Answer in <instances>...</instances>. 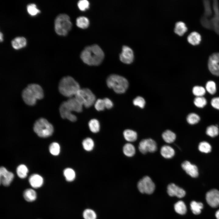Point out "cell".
<instances>
[{"label":"cell","instance_id":"1","mask_svg":"<svg viewBox=\"0 0 219 219\" xmlns=\"http://www.w3.org/2000/svg\"><path fill=\"white\" fill-rule=\"evenodd\" d=\"M80 57L87 65L98 66L103 61L104 54L99 46L94 44L86 47L81 52Z\"/></svg>","mask_w":219,"mask_h":219},{"label":"cell","instance_id":"2","mask_svg":"<svg viewBox=\"0 0 219 219\" xmlns=\"http://www.w3.org/2000/svg\"><path fill=\"white\" fill-rule=\"evenodd\" d=\"M21 96L24 102L29 106L34 105L37 100L42 99L44 92L42 87L36 83L29 84L22 90Z\"/></svg>","mask_w":219,"mask_h":219},{"label":"cell","instance_id":"3","mask_svg":"<svg viewBox=\"0 0 219 219\" xmlns=\"http://www.w3.org/2000/svg\"><path fill=\"white\" fill-rule=\"evenodd\" d=\"M80 89L78 82L71 76L63 77L58 83V89L59 92L63 96L69 98L75 96Z\"/></svg>","mask_w":219,"mask_h":219},{"label":"cell","instance_id":"4","mask_svg":"<svg viewBox=\"0 0 219 219\" xmlns=\"http://www.w3.org/2000/svg\"><path fill=\"white\" fill-rule=\"evenodd\" d=\"M108 87L117 94L124 93L128 87L129 83L124 77L116 74L109 75L106 80Z\"/></svg>","mask_w":219,"mask_h":219},{"label":"cell","instance_id":"5","mask_svg":"<svg viewBox=\"0 0 219 219\" xmlns=\"http://www.w3.org/2000/svg\"><path fill=\"white\" fill-rule=\"evenodd\" d=\"M54 30L59 35L66 36L71 30L72 24L69 16L62 13L58 15L54 21Z\"/></svg>","mask_w":219,"mask_h":219},{"label":"cell","instance_id":"6","mask_svg":"<svg viewBox=\"0 0 219 219\" xmlns=\"http://www.w3.org/2000/svg\"><path fill=\"white\" fill-rule=\"evenodd\" d=\"M33 129L40 137H47L50 136L54 131L53 125L46 119L40 117L35 122Z\"/></svg>","mask_w":219,"mask_h":219},{"label":"cell","instance_id":"7","mask_svg":"<svg viewBox=\"0 0 219 219\" xmlns=\"http://www.w3.org/2000/svg\"><path fill=\"white\" fill-rule=\"evenodd\" d=\"M75 97L86 108L91 107L96 101L95 95L90 89L87 88L80 89Z\"/></svg>","mask_w":219,"mask_h":219},{"label":"cell","instance_id":"8","mask_svg":"<svg viewBox=\"0 0 219 219\" xmlns=\"http://www.w3.org/2000/svg\"><path fill=\"white\" fill-rule=\"evenodd\" d=\"M137 187L141 193L150 194L154 192L155 185L149 176H145L138 181Z\"/></svg>","mask_w":219,"mask_h":219},{"label":"cell","instance_id":"9","mask_svg":"<svg viewBox=\"0 0 219 219\" xmlns=\"http://www.w3.org/2000/svg\"><path fill=\"white\" fill-rule=\"evenodd\" d=\"M157 149V144L155 141L151 138L142 140L139 142L138 149L140 151L144 154L148 152H154Z\"/></svg>","mask_w":219,"mask_h":219},{"label":"cell","instance_id":"10","mask_svg":"<svg viewBox=\"0 0 219 219\" xmlns=\"http://www.w3.org/2000/svg\"><path fill=\"white\" fill-rule=\"evenodd\" d=\"M206 199L207 203L213 208L219 206V191L213 189L207 192L206 195Z\"/></svg>","mask_w":219,"mask_h":219},{"label":"cell","instance_id":"11","mask_svg":"<svg viewBox=\"0 0 219 219\" xmlns=\"http://www.w3.org/2000/svg\"><path fill=\"white\" fill-rule=\"evenodd\" d=\"M120 59L123 63L129 64L131 63L134 60V53L133 50L129 47L123 46L122 50L120 54Z\"/></svg>","mask_w":219,"mask_h":219},{"label":"cell","instance_id":"12","mask_svg":"<svg viewBox=\"0 0 219 219\" xmlns=\"http://www.w3.org/2000/svg\"><path fill=\"white\" fill-rule=\"evenodd\" d=\"M14 177L13 174L8 171L3 166L0 168V183L5 186H9L12 181Z\"/></svg>","mask_w":219,"mask_h":219},{"label":"cell","instance_id":"13","mask_svg":"<svg viewBox=\"0 0 219 219\" xmlns=\"http://www.w3.org/2000/svg\"><path fill=\"white\" fill-rule=\"evenodd\" d=\"M63 102L72 112L74 111L80 113L82 111L83 105L75 97L69 98L67 101H63Z\"/></svg>","mask_w":219,"mask_h":219},{"label":"cell","instance_id":"14","mask_svg":"<svg viewBox=\"0 0 219 219\" xmlns=\"http://www.w3.org/2000/svg\"><path fill=\"white\" fill-rule=\"evenodd\" d=\"M181 167L186 173L193 178H196L199 176V171L197 166L191 164L188 161L183 162L181 164Z\"/></svg>","mask_w":219,"mask_h":219},{"label":"cell","instance_id":"15","mask_svg":"<svg viewBox=\"0 0 219 219\" xmlns=\"http://www.w3.org/2000/svg\"><path fill=\"white\" fill-rule=\"evenodd\" d=\"M59 109L60 115L62 119H67L72 122L77 120L76 116L72 113V112L66 106L63 102L60 105Z\"/></svg>","mask_w":219,"mask_h":219},{"label":"cell","instance_id":"16","mask_svg":"<svg viewBox=\"0 0 219 219\" xmlns=\"http://www.w3.org/2000/svg\"><path fill=\"white\" fill-rule=\"evenodd\" d=\"M167 192L170 196H175L179 198L183 197L186 194L183 189L173 183H170L168 186Z\"/></svg>","mask_w":219,"mask_h":219},{"label":"cell","instance_id":"17","mask_svg":"<svg viewBox=\"0 0 219 219\" xmlns=\"http://www.w3.org/2000/svg\"><path fill=\"white\" fill-rule=\"evenodd\" d=\"M11 43L13 48L18 50L25 47L26 45L27 41L23 36H17L14 38Z\"/></svg>","mask_w":219,"mask_h":219},{"label":"cell","instance_id":"18","mask_svg":"<svg viewBox=\"0 0 219 219\" xmlns=\"http://www.w3.org/2000/svg\"><path fill=\"white\" fill-rule=\"evenodd\" d=\"M29 180L31 186L35 188H37L41 187L43 182L42 177L37 174L31 175L30 176Z\"/></svg>","mask_w":219,"mask_h":219},{"label":"cell","instance_id":"19","mask_svg":"<svg viewBox=\"0 0 219 219\" xmlns=\"http://www.w3.org/2000/svg\"><path fill=\"white\" fill-rule=\"evenodd\" d=\"M160 153L164 158L169 159L172 158L174 156L175 151L173 148L170 146L164 145L161 147Z\"/></svg>","mask_w":219,"mask_h":219},{"label":"cell","instance_id":"20","mask_svg":"<svg viewBox=\"0 0 219 219\" xmlns=\"http://www.w3.org/2000/svg\"><path fill=\"white\" fill-rule=\"evenodd\" d=\"M217 5L216 2H214V10H215V15L214 17L212 19L211 23L212 24V26H214L216 31L219 34V10Z\"/></svg>","mask_w":219,"mask_h":219},{"label":"cell","instance_id":"21","mask_svg":"<svg viewBox=\"0 0 219 219\" xmlns=\"http://www.w3.org/2000/svg\"><path fill=\"white\" fill-rule=\"evenodd\" d=\"M187 40L190 44L196 45L200 43L201 40V36L199 33L194 31L189 34L187 37Z\"/></svg>","mask_w":219,"mask_h":219},{"label":"cell","instance_id":"22","mask_svg":"<svg viewBox=\"0 0 219 219\" xmlns=\"http://www.w3.org/2000/svg\"><path fill=\"white\" fill-rule=\"evenodd\" d=\"M185 24L182 21L176 22L174 28V32L179 36H182L187 31Z\"/></svg>","mask_w":219,"mask_h":219},{"label":"cell","instance_id":"23","mask_svg":"<svg viewBox=\"0 0 219 219\" xmlns=\"http://www.w3.org/2000/svg\"><path fill=\"white\" fill-rule=\"evenodd\" d=\"M125 139L128 141L133 142L135 141L137 138V132L130 129H126L123 133Z\"/></svg>","mask_w":219,"mask_h":219},{"label":"cell","instance_id":"24","mask_svg":"<svg viewBox=\"0 0 219 219\" xmlns=\"http://www.w3.org/2000/svg\"><path fill=\"white\" fill-rule=\"evenodd\" d=\"M162 137L165 142L168 143L174 142L176 138V134L169 130H167L163 132Z\"/></svg>","mask_w":219,"mask_h":219},{"label":"cell","instance_id":"25","mask_svg":"<svg viewBox=\"0 0 219 219\" xmlns=\"http://www.w3.org/2000/svg\"><path fill=\"white\" fill-rule=\"evenodd\" d=\"M123 150L124 154L128 157L133 156L136 152L134 146L130 143H126L124 145Z\"/></svg>","mask_w":219,"mask_h":219},{"label":"cell","instance_id":"26","mask_svg":"<svg viewBox=\"0 0 219 219\" xmlns=\"http://www.w3.org/2000/svg\"><path fill=\"white\" fill-rule=\"evenodd\" d=\"M25 199L27 201L31 202L34 201L36 198V193L33 189H28L25 190L23 193Z\"/></svg>","mask_w":219,"mask_h":219},{"label":"cell","instance_id":"27","mask_svg":"<svg viewBox=\"0 0 219 219\" xmlns=\"http://www.w3.org/2000/svg\"><path fill=\"white\" fill-rule=\"evenodd\" d=\"M190 207L193 213L195 215H198L201 213L203 205L201 202L193 201L190 203Z\"/></svg>","mask_w":219,"mask_h":219},{"label":"cell","instance_id":"28","mask_svg":"<svg viewBox=\"0 0 219 219\" xmlns=\"http://www.w3.org/2000/svg\"><path fill=\"white\" fill-rule=\"evenodd\" d=\"M174 208L177 213L181 215L185 214L187 212L186 204L181 200L178 201L174 204Z\"/></svg>","mask_w":219,"mask_h":219},{"label":"cell","instance_id":"29","mask_svg":"<svg viewBox=\"0 0 219 219\" xmlns=\"http://www.w3.org/2000/svg\"><path fill=\"white\" fill-rule=\"evenodd\" d=\"M219 63L208 60V67L210 72L213 75L217 76H219Z\"/></svg>","mask_w":219,"mask_h":219},{"label":"cell","instance_id":"30","mask_svg":"<svg viewBox=\"0 0 219 219\" xmlns=\"http://www.w3.org/2000/svg\"><path fill=\"white\" fill-rule=\"evenodd\" d=\"M76 24L78 27L85 29L89 26V21L87 18L85 16H81L78 17L77 19Z\"/></svg>","mask_w":219,"mask_h":219},{"label":"cell","instance_id":"31","mask_svg":"<svg viewBox=\"0 0 219 219\" xmlns=\"http://www.w3.org/2000/svg\"><path fill=\"white\" fill-rule=\"evenodd\" d=\"M88 126L90 131L93 133H97L100 130V125L99 121L95 119L91 120L89 122Z\"/></svg>","mask_w":219,"mask_h":219},{"label":"cell","instance_id":"32","mask_svg":"<svg viewBox=\"0 0 219 219\" xmlns=\"http://www.w3.org/2000/svg\"><path fill=\"white\" fill-rule=\"evenodd\" d=\"M206 133L211 137H214L217 136L219 133L218 126L217 125H211L208 126L207 128Z\"/></svg>","mask_w":219,"mask_h":219},{"label":"cell","instance_id":"33","mask_svg":"<svg viewBox=\"0 0 219 219\" xmlns=\"http://www.w3.org/2000/svg\"><path fill=\"white\" fill-rule=\"evenodd\" d=\"M64 175L66 180L68 182L73 181L75 179L76 174L75 171L72 169H65L63 172Z\"/></svg>","mask_w":219,"mask_h":219},{"label":"cell","instance_id":"34","mask_svg":"<svg viewBox=\"0 0 219 219\" xmlns=\"http://www.w3.org/2000/svg\"><path fill=\"white\" fill-rule=\"evenodd\" d=\"M199 151L201 152L208 153L210 152L212 147L210 144L206 141H203L200 143L198 146Z\"/></svg>","mask_w":219,"mask_h":219},{"label":"cell","instance_id":"35","mask_svg":"<svg viewBox=\"0 0 219 219\" xmlns=\"http://www.w3.org/2000/svg\"><path fill=\"white\" fill-rule=\"evenodd\" d=\"M200 117L199 115L194 113H189L186 117L187 122L191 125H194L200 121Z\"/></svg>","mask_w":219,"mask_h":219},{"label":"cell","instance_id":"36","mask_svg":"<svg viewBox=\"0 0 219 219\" xmlns=\"http://www.w3.org/2000/svg\"><path fill=\"white\" fill-rule=\"evenodd\" d=\"M82 145L85 150L87 151H91L93 148L94 144L92 138L87 137L83 141Z\"/></svg>","mask_w":219,"mask_h":219},{"label":"cell","instance_id":"37","mask_svg":"<svg viewBox=\"0 0 219 219\" xmlns=\"http://www.w3.org/2000/svg\"><path fill=\"white\" fill-rule=\"evenodd\" d=\"M205 89L206 91L212 95L214 94L217 92L216 84L213 81H207L205 85Z\"/></svg>","mask_w":219,"mask_h":219},{"label":"cell","instance_id":"38","mask_svg":"<svg viewBox=\"0 0 219 219\" xmlns=\"http://www.w3.org/2000/svg\"><path fill=\"white\" fill-rule=\"evenodd\" d=\"M28 170L26 166L23 164L19 165L16 169L17 174L18 176L22 179L25 178L27 176Z\"/></svg>","mask_w":219,"mask_h":219},{"label":"cell","instance_id":"39","mask_svg":"<svg viewBox=\"0 0 219 219\" xmlns=\"http://www.w3.org/2000/svg\"><path fill=\"white\" fill-rule=\"evenodd\" d=\"M193 103L196 107L202 108L206 105L207 101L203 96L196 97L194 99Z\"/></svg>","mask_w":219,"mask_h":219},{"label":"cell","instance_id":"40","mask_svg":"<svg viewBox=\"0 0 219 219\" xmlns=\"http://www.w3.org/2000/svg\"><path fill=\"white\" fill-rule=\"evenodd\" d=\"M192 91L193 94L196 97L203 96L206 92V90L204 88L199 85L194 86Z\"/></svg>","mask_w":219,"mask_h":219},{"label":"cell","instance_id":"41","mask_svg":"<svg viewBox=\"0 0 219 219\" xmlns=\"http://www.w3.org/2000/svg\"><path fill=\"white\" fill-rule=\"evenodd\" d=\"M26 9L28 13L32 16H35L40 12V10L37 8L36 5L34 3L28 5Z\"/></svg>","mask_w":219,"mask_h":219},{"label":"cell","instance_id":"42","mask_svg":"<svg viewBox=\"0 0 219 219\" xmlns=\"http://www.w3.org/2000/svg\"><path fill=\"white\" fill-rule=\"evenodd\" d=\"M49 150L50 152L52 155H57L60 152V145L56 142H53L50 145Z\"/></svg>","mask_w":219,"mask_h":219},{"label":"cell","instance_id":"43","mask_svg":"<svg viewBox=\"0 0 219 219\" xmlns=\"http://www.w3.org/2000/svg\"><path fill=\"white\" fill-rule=\"evenodd\" d=\"M83 216L85 219H96V215L95 212L91 209H86L83 213Z\"/></svg>","mask_w":219,"mask_h":219},{"label":"cell","instance_id":"44","mask_svg":"<svg viewBox=\"0 0 219 219\" xmlns=\"http://www.w3.org/2000/svg\"><path fill=\"white\" fill-rule=\"evenodd\" d=\"M133 103L135 106H137L141 108H143L145 104V101L142 97L138 96L135 98L133 100Z\"/></svg>","mask_w":219,"mask_h":219},{"label":"cell","instance_id":"45","mask_svg":"<svg viewBox=\"0 0 219 219\" xmlns=\"http://www.w3.org/2000/svg\"><path fill=\"white\" fill-rule=\"evenodd\" d=\"M94 104L95 108L98 111H103L105 108L103 99H97Z\"/></svg>","mask_w":219,"mask_h":219},{"label":"cell","instance_id":"46","mask_svg":"<svg viewBox=\"0 0 219 219\" xmlns=\"http://www.w3.org/2000/svg\"><path fill=\"white\" fill-rule=\"evenodd\" d=\"M89 3L86 0H80L78 2V6L79 9L85 11L89 8Z\"/></svg>","mask_w":219,"mask_h":219},{"label":"cell","instance_id":"47","mask_svg":"<svg viewBox=\"0 0 219 219\" xmlns=\"http://www.w3.org/2000/svg\"><path fill=\"white\" fill-rule=\"evenodd\" d=\"M210 104L214 108L219 110V97L213 98L211 100Z\"/></svg>","mask_w":219,"mask_h":219},{"label":"cell","instance_id":"48","mask_svg":"<svg viewBox=\"0 0 219 219\" xmlns=\"http://www.w3.org/2000/svg\"><path fill=\"white\" fill-rule=\"evenodd\" d=\"M208 60L219 63V53L215 52L209 56Z\"/></svg>","mask_w":219,"mask_h":219},{"label":"cell","instance_id":"49","mask_svg":"<svg viewBox=\"0 0 219 219\" xmlns=\"http://www.w3.org/2000/svg\"><path fill=\"white\" fill-rule=\"evenodd\" d=\"M105 108L110 109L112 108L113 105L112 101L107 98H105L103 99Z\"/></svg>","mask_w":219,"mask_h":219},{"label":"cell","instance_id":"50","mask_svg":"<svg viewBox=\"0 0 219 219\" xmlns=\"http://www.w3.org/2000/svg\"><path fill=\"white\" fill-rule=\"evenodd\" d=\"M215 216L217 219H219V209L216 211Z\"/></svg>","mask_w":219,"mask_h":219},{"label":"cell","instance_id":"51","mask_svg":"<svg viewBox=\"0 0 219 219\" xmlns=\"http://www.w3.org/2000/svg\"><path fill=\"white\" fill-rule=\"evenodd\" d=\"M3 33L1 32H0V39L1 42H2L3 41Z\"/></svg>","mask_w":219,"mask_h":219}]
</instances>
